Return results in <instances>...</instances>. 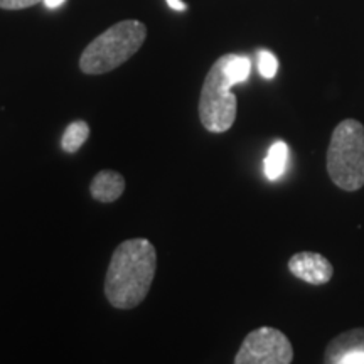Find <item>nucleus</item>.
Segmentation results:
<instances>
[{"mask_svg": "<svg viewBox=\"0 0 364 364\" xmlns=\"http://www.w3.org/2000/svg\"><path fill=\"white\" fill-rule=\"evenodd\" d=\"M157 270V252L145 238L127 240L115 248L105 277V295L112 307L130 311L149 295Z\"/></svg>", "mask_w": 364, "mask_h": 364, "instance_id": "f257e3e1", "label": "nucleus"}, {"mask_svg": "<svg viewBox=\"0 0 364 364\" xmlns=\"http://www.w3.org/2000/svg\"><path fill=\"white\" fill-rule=\"evenodd\" d=\"M147 39V27L140 21L127 19L108 27L86 46L80 58L85 75H107L134 56Z\"/></svg>", "mask_w": 364, "mask_h": 364, "instance_id": "f03ea898", "label": "nucleus"}, {"mask_svg": "<svg viewBox=\"0 0 364 364\" xmlns=\"http://www.w3.org/2000/svg\"><path fill=\"white\" fill-rule=\"evenodd\" d=\"M327 172L344 191H358L364 186V125L358 120L341 122L332 132Z\"/></svg>", "mask_w": 364, "mask_h": 364, "instance_id": "7ed1b4c3", "label": "nucleus"}, {"mask_svg": "<svg viewBox=\"0 0 364 364\" xmlns=\"http://www.w3.org/2000/svg\"><path fill=\"white\" fill-rule=\"evenodd\" d=\"M238 81L230 70V54L221 56L208 71L199 97V120L213 134H223L233 127L238 110V100L231 88Z\"/></svg>", "mask_w": 364, "mask_h": 364, "instance_id": "20e7f679", "label": "nucleus"}, {"mask_svg": "<svg viewBox=\"0 0 364 364\" xmlns=\"http://www.w3.org/2000/svg\"><path fill=\"white\" fill-rule=\"evenodd\" d=\"M294 361V348L284 332L273 327L255 329L245 338L236 364H289Z\"/></svg>", "mask_w": 364, "mask_h": 364, "instance_id": "39448f33", "label": "nucleus"}, {"mask_svg": "<svg viewBox=\"0 0 364 364\" xmlns=\"http://www.w3.org/2000/svg\"><path fill=\"white\" fill-rule=\"evenodd\" d=\"M289 270L295 279L311 285H324L334 275V267L322 255L314 252L295 253L289 260Z\"/></svg>", "mask_w": 364, "mask_h": 364, "instance_id": "423d86ee", "label": "nucleus"}, {"mask_svg": "<svg viewBox=\"0 0 364 364\" xmlns=\"http://www.w3.org/2000/svg\"><path fill=\"white\" fill-rule=\"evenodd\" d=\"M329 364H364V329L346 331L334 338L326 349Z\"/></svg>", "mask_w": 364, "mask_h": 364, "instance_id": "0eeeda50", "label": "nucleus"}, {"mask_svg": "<svg viewBox=\"0 0 364 364\" xmlns=\"http://www.w3.org/2000/svg\"><path fill=\"white\" fill-rule=\"evenodd\" d=\"M125 191V177L115 171H102L93 177L90 184L91 198L95 201L108 204L120 199Z\"/></svg>", "mask_w": 364, "mask_h": 364, "instance_id": "6e6552de", "label": "nucleus"}, {"mask_svg": "<svg viewBox=\"0 0 364 364\" xmlns=\"http://www.w3.org/2000/svg\"><path fill=\"white\" fill-rule=\"evenodd\" d=\"M289 164V145L284 140H277L275 144L268 149V154L263 161V171L268 181H277L284 176Z\"/></svg>", "mask_w": 364, "mask_h": 364, "instance_id": "1a4fd4ad", "label": "nucleus"}, {"mask_svg": "<svg viewBox=\"0 0 364 364\" xmlns=\"http://www.w3.org/2000/svg\"><path fill=\"white\" fill-rule=\"evenodd\" d=\"M90 136V125L85 120H76L66 127L61 136V149L66 154H76Z\"/></svg>", "mask_w": 364, "mask_h": 364, "instance_id": "9d476101", "label": "nucleus"}, {"mask_svg": "<svg viewBox=\"0 0 364 364\" xmlns=\"http://www.w3.org/2000/svg\"><path fill=\"white\" fill-rule=\"evenodd\" d=\"M258 71L267 80H272L277 75V71H279V61H277V58L270 51L258 53Z\"/></svg>", "mask_w": 364, "mask_h": 364, "instance_id": "9b49d317", "label": "nucleus"}, {"mask_svg": "<svg viewBox=\"0 0 364 364\" xmlns=\"http://www.w3.org/2000/svg\"><path fill=\"white\" fill-rule=\"evenodd\" d=\"M43 0H0V9L4 11H22V9H29L38 6Z\"/></svg>", "mask_w": 364, "mask_h": 364, "instance_id": "f8f14e48", "label": "nucleus"}, {"mask_svg": "<svg viewBox=\"0 0 364 364\" xmlns=\"http://www.w3.org/2000/svg\"><path fill=\"white\" fill-rule=\"evenodd\" d=\"M167 6H169L171 9H174V11H179V12H184L186 9H188V6H186L182 0H166Z\"/></svg>", "mask_w": 364, "mask_h": 364, "instance_id": "ddd939ff", "label": "nucleus"}, {"mask_svg": "<svg viewBox=\"0 0 364 364\" xmlns=\"http://www.w3.org/2000/svg\"><path fill=\"white\" fill-rule=\"evenodd\" d=\"M44 6L49 7V9H56L61 6V4H65V0H43Z\"/></svg>", "mask_w": 364, "mask_h": 364, "instance_id": "4468645a", "label": "nucleus"}]
</instances>
